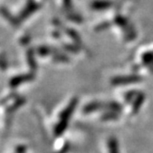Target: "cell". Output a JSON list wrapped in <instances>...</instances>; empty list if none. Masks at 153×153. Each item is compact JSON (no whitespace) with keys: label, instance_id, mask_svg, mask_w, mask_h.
<instances>
[{"label":"cell","instance_id":"1","mask_svg":"<svg viewBox=\"0 0 153 153\" xmlns=\"http://www.w3.org/2000/svg\"><path fill=\"white\" fill-rule=\"evenodd\" d=\"M76 100H73L69 105L65 109V111L61 114V116H60V119H61V122L56 126V134H61L63 131L65 130V126H68V120H69V117L71 116V113L73 112V110L76 107Z\"/></svg>","mask_w":153,"mask_h":153},{"label":"cell","instance_id":"2","mask_svg":"<svg viewBox=\"0 0 153 153\" xmlns=\"http://www.w3.org/2000/svg\"><path fill=\"white\" fill-rule=\"evenodd\" d=\"M141 80V78L138 76H117L112 79L114 85H125L126 83L137 82Z\"/></svg>","mask_w":153,"mask_h":153}]
</instances>
